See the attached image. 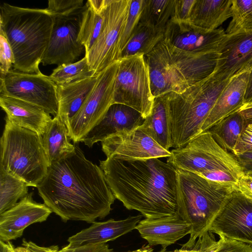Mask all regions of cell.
<instances>
[{
	"instance_id": "47",
	"label": "cell",
	"mask_w": 252,
	"mask_h": 252,
	"mask_svg": "<svg viewBox=\"0 0 252 252\" xmlns=\"http://www.w3.org/2000/svg\"><path fill=\"white\" fill-rule=\"evenodd\" d=\"M238 111L245 118L247 125L252 124V103L244 104Z\"/></svg>"
},
{
	"instance_id": "6",
	"label": "cell",
	"mask_w": 252,
	"mask_h": 252,
	"mask_svg": "<svg viewBox=\"0 0 252 252\" xmlns=\"http://www.w3.org/2000/svg\"><path fill=\"white\" fill-rule=\"evenodd\" d=\"M230 79L213 75L181 94H166L172 147L182 148L201 133V128Z\"/></svg>"
},
{
	"instance_id": "34",
	"label": "cell",
	"mask_w": 252,
	"mask_h": 252,
	"mask_svg": "<svg viewBox=\"0 0 252 252\" xmlns=\"http://www.w3.org/2000/svg\"><path fill=\"white\" fill-rule=\"evenodd\" d=\"M231 8L232 19L226 34L252 30V0H232Z\"/></svg>"
},
{
	"instance_id": "27",
	"label": "cell",
	"mask_w": 252,
	"mask_h": 252,
	"mask_svg": "<svg viewBox=\"0 0 252 252\" xmlns=\"http://www.w3.org/2000/svg\"><path fill=\"white\" fill-rule=\"evenodd\" d=\"M42 137L49 165L74 150L75 145L69 141L66 126L58 115L50 122Z\"/></svg>"
},
{
	"instance_id": "48",
	"label": "cell",
	"mask_w": 252,
	"mask_h": 252,
	"mask_svg": "<svg viewBox=\"0 0 252 252\" xmlns=\"http://www.w3.org/2000/svg\"><path fill=\"white\" fill-rule=\"evenodd\" d=\"M214 238L213 233L208 231L197 239L201 246L202 252H207L210 244Z\"/></svg>"
},
{
	"instance_id": "20",
	"label": "cell",
	"mask_w": 252,
	"mask_h": 252,
	"mask_svg": "<svg viewBox=\"0 0 252 252\" xmlns=\"http://www.w3.org/2000/svg\"><path fill=\"white\" fill-rule=\"evenodd\" d=\"M151 246L160 245L161 249L175 243L191 231V226L177 214L161 218H145L136 228Z\"/></svg>"
},
{
	"instance_id": "25",
	"label": "cell",
	"mask_w": 252,
	"mask_h": 252,
	"mask_svg": "<svg viewBox=\"0 0 252 252\" xmlns=\"http://www.w3.org/2000/svg\"><path fill=\"white\" fill-rule=\"evenodd\" d=\"M96 78L97 74L67 85L57 86V115L66 126L93 89Z\"/></svg>"
},
{
	"instance_id": "3",
	"label": "cell",
	"mask_w": 252,
	"mask_h": 252,
	"mask_svg": "<svg viewBox=\"0 0 252 252\" xmlns=\"http://www.w3.org/2000/svg\"><path fill=\"white\" fill-rule=\"evenodd\" d=\"M218 52L196 53L178 48L163 38L145 55L154 98L173 92L181 94L212 75Z\"/></svg>"
},
{
	"instance_id": "30",
	"label": "cell",
	"mask_w": 252,
	"mask_h": 252,
	"mask_svg": "<svg viewBox=\"0 0 252 252\" xmlns=\"http://www.w3.org/2000/svg\"><path fill=\"white\" fill-rule=\"evenodd\" d=\"M164 37V33L158 32L151 27L139 22L126 48L122 51L121 58L137 53L145 55Z\"/></svg>"
},
{
	"instance_id": "19",
	"label": "cell",
	"mask_w": 252,
	"mask_h": 252,
	"mask_svg": "<svg viewBox=\"0 0 252 252\" xmlns=\"http://www.w3.org/2000/svg\"><path fill=\"white\" fill-rule=\"evenodd\" d=\"M145 119L136 110L128 106L114 103L101 122L81 142L89 148L102 142L111 135L124 130H132L142 125Z\"/></svg>"
},
{
	"instance_id": "21",
	"label": "cell",
	"mask_w": 252,
	"mask_h": 252,
	"mask_svg": "<svg viewBox=\"0 0 252 252\" xmlns=\"http://www.w3.org/2000/svg\"><path fill=\"white\" fill-rule=\"evenodd\" d=\"M142 217L138 215L121 220L111 219L102 222L95 221L89 227L69 237L66 246L74 248L114 241L135 229Z\"/></svg>"
},
{
	"instance_id": "29",
	"label": "cell",
	"mask_w": 252,
	"mask_h": 252,
	"mask_svg": "<svg viewBox=\"0 0 252 252\" xmlns=\"http://www.w3.org/2000/svg\"><path fill=\"white\" fill-rule=\"evenodd\" d=\"M174 0H144L139 22L165 32L172 13Z\"/></svg>"
},
{
	"instance_id": "2",
	"label": "cell",
	"mask_w": 252,
	"mask_h": 252,
	"mask_svg": "<svg viewBox=\"0 0 252 252\" xmlns=\"http://www.w3.org/2000/svg\"><path fill=\"white\" fill-rule=\"evenodd\" d=\"M109 187L128 210L154 219L177 214V170L159 158L100 160Z\"/></svg>"
},
{
	"instance_id": "43",
	"label": "cell",
	"mask_w": 252,
	"mask_h": 252,
	"mask_svg": "<svg viewBox=\"0 0 252 252\" xmlns=\"http://www.w3.org/2000/svg\"><path fill=\"white\" fill-rule=\"evenodd\" d=\"M237 189L252 200V173H246L240 178Z\"/></svg>"
},
{
	"instance_id": "11",
	"label": "cell",
	"mask_w": 252,
	"mask_h": 252,
	"mask_svg": "<svg viewBox=\"0 0 252 252\" xmlns=\"http://www.w3.org/2000/svg\"><path fill=\"white\" fill-rule=\"evenodd\" d=\"M119 60L97 74L93 89L66 126L68 136L74 143L81 140L104 117L113 104L114 87Z\"/></svg>"
},
{
	"instance_id": "17",
	"label": "cell",
	"mask_w": 252,
	"mask_h": 252,
	"mask_svg": "<svg viewBox=\"0 0 252 252\" xmlns=\"http://www.w3.org/2000/svg\"><path fill=\"white\" fill-rule=\"evenodd\" d=\"M32 194L28 193L0 214V241L7 242L21 237L28 226L45 221L52 213L45 204L34 201Z\"/></svg>"
},
{
	"instance_id": "23",
	"label": "cell",
	"mask_w": 252,
	"mask_h": 252,
	"mask_svg": "<svg viewBox=\"0 0 252 252\" xmlns=\"http://www.w3.org/2000/svg\"><path fill=\"white\" fill-rule=\"evenodd\" d=\"M0 106L12 123L41 136L53 119L37 105L4 95L0 94Z\"/></svg>"
},
{
	"instance_id": "9",
	"label": "cell",
	"mask_w": 252,
	"mask_h": 252,
	"mask_svg": "<svg viewBox=\"0 0 252 252\" xmlns=\"http://www.w3.org/2000/svg\"><path fill=\"white\" fill-rule=\"evenodd\" d=\"M119 63L113 104L130 107L145 119L151 113L155 98L145 55L137 53L123 57Z\"/></svg>"
},
{
	"instance_id": "18",
	"label": "cell",
	"mask_w": 252,
	"mask_h": 252,
	"mask_svg": "<svg viewBox=\"0 0 252 252\" xmlns=\"http://www.w3.org/2000/svg\"><path fill=\"white\" fill-rule=\"evenodd\" d=\"M226 36L224 30L219 28L206 31L189 22L170 20L164 32V38L178 48L196 53L218 52Z\"/></svg>"
},
{
	"instance_id": "38",
	"label": "cell",
	"mask_w": 252,
	"mask_h": 252,
	"mask_svg": "<svg viewBox=\"0 0 252 252\" xmlns=\"http://www.w3.org/2000/svg\"><path fill=\"white\" fill-rule=\"evenodd\" d=\"M15 62L14 56L3 31L0 29V75H5Z\"/></svg>"
},
{
	"instance_id": "1",
	"label": "cell",
	"mask_w": 252,
	"mask_h": 252,
	"mask_svg": "<svg viewBox=\"0 0 252 252\" xmlns=\"http://www.w3.org/2000/svg\"><path fill=\"white\" fill-rule=\"evenodd\" d=\"M74 145L71 153L49 166L36 188L44 203L63 221L92 223L109 214L116 198L102 169Z\"/></svg>"
},
{
	"instance_id": "28",
	"label": "cell",
	"mask_w": 252,
	"mask_h": 252,
	"mask_svg": "<svg viewBox=\"0 0 252 252\" xmlns=\"http://www.w3.org/2000/svg\"><path fill=\"white\" fill-rule=\"evenodd\" d=\"M247 126L245 118L238 110L220 121L208 130L218 144L233 153Z\"/></svg>"
},
{
	"instance_id": "51",
	"label": "cell",
	"mask_w": 252,
	"mask_h": 252,
	"mask_svg": "<svg viewBox=\"0 0 252 252\" xmlns=\"http://www.w3.org/2000/svg\"><path fill=\"white\" fill-rule=\"evenodd\" d=\"M180 251L181 249H177L173 251H166V249H161L159 251L157 252H180ZM127 252H154V251L152 246L148 244L142 246L141 248L137 250L132 251H128Z\"/></svg>"
},
{
	"instance_id": "44",
	"label": "cell",
	"mask_w": 252,
	"mask_h": 252,
	"mask_svg": "<svg viewBox=\"0 0 252 252\" xmlns=\"http://www.w3.org/2000/svg\"><path fill=\"white\" fill-rule=\"evenodd\" d=\"M67 252H116L109 248L106 243L90 245L79 246L77 247L70 248L65 246Z\"/></svg>"
},
{
	"instance_id": "40",
	"label": "cell",
	"mask_w": 252,
	"mask_h": 252,
	"mask_svg": "<svg viewBox=\"0 0 252 252\" xmlns=\"http://www.w3.org/2000/svg\"><path fill=\"white\" fill-rule=\"evenodd\" d=\"M219 245L215 252H252V246L243 242L220 236Z\"/></svg>"
},
{
	"instance_id": "53",
	"label": "cell",
	"mask_w": 252,
	"mask_h": 252,
	"mask_svg": "<svg viewBox=\"0 0 252 252\" xmlns=\"http://www.w3.org/2000/svg\"><path fill=\"white\" fill-rule=\"evenodd\" d=\"M28 252H29V251H28Z\"/></svg>"
},
{
	"instance_id": "33",
	"label": "cell",
	"mask_w": 252,
	"mask_h": 252,
	"mask_svg": "<svg viewBox=\"0 0 252 252\" xmlns=\"http://www.w3.org/2000/svg\"><path fill=\"white\" fill-rule=\"evenodd\" d=\"M94 75V72L89 69L85 56L78 62L58 66L49 76L57 86H62Z\"/></svg>"
},
{
	"instance_id": "26",
	"label": "cell",
	"mask_w": 252,
	"mask_h": 252,
	"mask_svg": "<svg viewBox=\"0 0 252 252\" xmlns=\"http://www.w3.org/2000/svg\"><path fill=\"white\" fill-rule=\"evenodd\" d=\"M140 127L163 149L172 147L166 94L155 98L151 113Z\"/></svg>"
},
{
	"instance_id": "12",
	"label": "cell",
	"mask_w": 252,
	"mask_h": 252,
	"mask_svg": "<svg viewBox=\"0 0 252 252\" xmlns=\"http://www.w3.org/2000/svg\"><path fill=\"white\" fill-rule=\"evenodd\" d=\"M0 94L37 105L54 117L58 114L57 85L40 71L28 73L11 69L0 75Z\"/></svg>"
},
{
	"instance_id": "22",
	"label": "cell",
	"mask_w": 252,
	"mask_h": 252,
	"mask_svg": "<svg viewBox=\"0 0 252 252\" xmlns=\"http://www.w3.org/2000/svg\"><path fill=\"white\" fill-rule=\"evenodd\" d=\"M249 74L250 71H245L230 78L203 124L201 133L208 130L244 105Z\"/></svg>"
},
{
	"instance_id": "10",
	"label": "cell",
	"mask_w": 252,
	"mask_h": 252,
	"mask_svg": "<svg viewBox=\"0 0 252 252\" xmlns=\"http://www.w3.org/2000/svg\"><path fill=\"white\" fill-rule=\"evenodd\" d=\"M131 0H105L100 33L85 54L89 69L97 74L121 58L120 42Z\"/></svg>"
},
{
	"instance_id": "45",
	"label": "cell",
	"mask_w": 252,
	"mask_h": 252,
	"mask_svg": "<svg viewBox=\"0 0 252 252\" xmlns=\"http://www.w3.org/2000/svg\"><path fill=\"white\" fill-rule=\"evenodd\" d=\"M244 172L252 173V151L235 155Z\"/></svg>"
},
{
	"instance_id": "52",
	"label": "cell",
	"mask_w": 252,
	"mask_h": 252,
	"mask_svg": "<svg viewBox=\"0 0 252 252\" xmlns=\"http://www.w3.org/2000/svg\"><path fill=\"white\" fill-rule=\"evenodd\" d=\"M180 252H202V249L199 241L197 240L194 246L190 249L181 248Z\"/></svg>"
},
{
	"instance_id": "36",
	"label": "cell",
	"mask_w": 252,
	"mask_h": 252,
	"mask_svg": "<svg viewBox=\"0 0 252 252\" xmlns=\"http://www.w3.org/2000/svg\"><path fill=\"white\" fill-rule=\"evenodd\" d=\"M83 0H49L46 9L51 15H66L82 8Z\"/></svg>"
},
{
	"instance_id": "4",
	"label": "cell",
	"mask_w": 252,
	"mask_h": 252,
	"mask_svg": "<svg viewBox=\"0 0 252 252\" xmlns=\"http://www.w3.org/2000/svg\"><path fill=\"white\" fill-rule=\"evenodd\" d=\"M0 29L12 50L15 70L38 73L48 47L53 26L46 9L23 8L7 3L0 5Z\"/></svg>"
},
{
	"instance_id": "49",
	"label": "cell",
	"mask_w": 252,
	"mask_h": 252,
	"mask_svg": "<svg viewBox=\"0 0 252 252\" xmlns=\"http://www.w3.org/2000/svg\"><path fill=\"white\" fill-rule=\"evenodd\" d=\"M86 4L95 12L101 13L105 5V0H89Z\"/></svg>"
},
{
	"instance_id": "31",
	"label": "cell",
	"mask_w": 252,
	"mask_h": 252,
	"mask_svg": "<svg viewBox=\"0 0 252 252\" xmlns=\"http://www.w3.org/2000/svg\"><path fill=\"white\" fill-rule=\"evenodd\" d=\"M28 186L0 167V214L14 206L28 194Z\"/></svg>"
},
{
	"instance_id": "35",
	"label": "cell",
	"mask_w": 252,
	"mask_h": 252,
	"mask_svg": "<svg viewBox=\"0 0 252 252\" xmlns=\"http://www.w3.org/2000/svg\"><path fill=\"white\" fill-rule=\"evenodd\" d=\"M144 2V0H131L126 22L120 42L121 55L122 51L129 42L133 32L139 22Z\"/></svg>"
},
{
	"instance_id": "39",
	"label": "cell",
	"mask_w": 252,
	"mask_h": 252,
	"mask_svg": "<svg viewBox=\"0 0 252 252\" xmlns=\"http://www.w3.org/2000/svg\"><path fill=\"white\" fill-rule=\"evenodd\" d=\"M195 0H174L170 21L176 22H189Z\"/></svg>"
},
{
	"instance_id": "24",
	"label": "cell",
	"mask_w": 252,
	"mask_h": 252,
	"mask_svg": "<svg viewBox=\"0 0 252 252\" xmlns=\"http://www.w3.org/2000/svg\"><path fill=\"white\" fill-rule=\"evenodd\" d=\"M232 0H196L189 23L206 31L217 29L231 17Z\"/></svg>"
},
{
	"instance_id": "14",
	"label": "cell",
	"mask_w": 252,
	"mask_h": 252,
	"mask_svg": "<svg viewBox=\"0 0 252 252\" xmlns=\"http://www.w3.org/2000/svg\"><path fill=\"white\" fill-rule=\"evenodd\" d=\"M209 231L252 246V200L234 189L215 217Z\"/></svg>"
},
{
	"instance_id": "15",
	"label": "cell",
	"mask_w": 252,
	"mask_h": 252,
	"mask_svg": "<svg viewBox=\"0 0 252 252\" xmlns=\"http://www.w3.org/2000/svg\"><path fill=\"white\" fill-rule=\"evenodd\" d=\"M102 150L108 158L122 160H143L168 158L171 151L160 146L140 126L113 134L101 142Z\"/></svg>"
},
{
	"instance_id": "8",
	"label": "cell",
	"mask_w": 252,
	"mask_h": 252,
	"mask_svg": "<svg viewBox=\"0 0 252 252\" xmlns=\"http://www.w3.org/2000/svg\"><path fill=\"white\" fill-rule=\"evenodd\" d=\"M167 162L176 169L199 175L219 169L244 171L235 155L222 148L208 130L203 132L185 146L174 149Z\"/></svg>"
},
{
	"instance_id": "16",
	"label": "cell",
	"mask_w": 252,
	"mask_h": 252,
	"mask_svg": "<svg viewBox=\"0 0 252 252\" xmlns=\"http://www.w3.org/2000/svg\"><path fill=\"white\" fill-rule=\"evenodd\" d=\"M217 65L212 74L220 79L233 76L252 69V30L227 34L221 42Z\"/></svg>"
},
{
	"instance_id": "42",
	"label": "cell",
	"mask_w": 252,
	"mask_h": 252,
	"mask_svg": "<svg viewBox=\"0 0 252 252\" xmlns=\"http://www.w3.org/2000/svg\"><path fill=\"white\" fill-rule=\"evenodd\" d=\"M22 246L25 247L29 252H67L66 247L61 249L56 245L49 247H41L37 245L32 241L23 240Z\"/></svg>"
},
{
	"instance_id": "32",
	"label": "cell",
	"mask_w": 252,
	"mask_h": 252,
	"mask_svg": "<svg viewBox=\"0 0 252 252\" xmlns=\"http://www.w3.org/2000/svg\"><path fill=\"white\" fill-rule=\"evenodd\" d=\"M78 35V41L84 46L85 54L88 52L97 38L103 22L102 12L99 13L85 4Z\"/></svg>"
},
{
	"instance_id": "46",
	"label": "cell",
	"mask_w": 252,
	"mask_h": 252,
	"mask_svg": "<svg viewBox=\"0 0 252 252\" xmlns=\"http://www.w3.org/2000/svg\"><path fill=\"white\" fill-rule=\"evenodd\" d=\"M0 252H29L28 250L23 246L15 247L9 241L4 242L0 241Z\"/></svg>"
},
{
	"instance_id": "37",
	"label": "cell",
	"mask_w": 252,
	"mask_h": 252,
	"mask_svg": "<svg viewBox=\"0 0 252 252\" xmlns=\"http://www.w3.org/2000/svg\"><path fill=\"white\" fill-rule=\"evenodd\" d=\"M243 174L229 170H217L200 174L202 177L223 185L237 189L240 178Z\"/></svg>"
},
{
	"instance_id": "13",
	"label": "cell",
	"mask_w": 252,
	"mask_h": 252,
	"mask_svg": "<svg viewBox=\"0 0 252 252\" xmlns=\"http://www.w3.org/2000/svg\"><path fill=\"white\" fill-rule=\"evenodd\" d=\"M85 7L69 15H51L53 26L41 61L43 65L73 63L82 54L85 47L78 41V35Z\"/></svg>"
},
{
	"instance_id": "5",
	"label": "cell",
	"mask_w": 252,
	"mask_h": 252,
	"mask_svg": "<svg viewBox=\"0 0 252 252\" xmlns=\"http://www.w3.org/2000/svg\"><path fill=\"white\" fill-rule=\"evenodd\" d=\"M177 170V214L191 226L189 241L182 248L190 249L209 231L217 214L236 188L189 171Z\"/></svg>"
},
{
	"instance_id": "7",
	"label": "cell",
	"mask_w": 252,
	"mask_h": 252,
	"mask_svg": "<svg viewBox=\"0 0 252 252\" xmlns=\"http://www.w3.org/2000/svg\"><path fill=\"white\" fill-rule=\"evenodd\" d=\"M0 138V167L11 175L36 187L47 174L49 163L42 137L5 117Z\"/></svg>"
},
{
	"instance_id": "50",
	"label": "cell",
	"mask_w": 252,
	"mask_h": 252,
	"mask_svg": "<svg viewBox=\"0 0 252 252\" xmlns=\"http://www.w3.org/2000/svg\"><path fill=\"white\" fill-rule=\"evenodd\" d=\"M252 103V69L250 71L244 98V104Z\"/></svg>"
},
{
	"instance_id": "41",
	"label": "cell",
	"mask_w": 252,
	"mask_h": 252,
	"mask_svg": "<svg viewBox=\"0 0 252 252\" xmlns=\"http://www.w3.org/2000/svg\"><path fill=\"white\" fill-rule=\"evenodd\" d=\"M252 151V124L248 125L233 153L234 155Z\"/></svg>"
}]
</instances>
